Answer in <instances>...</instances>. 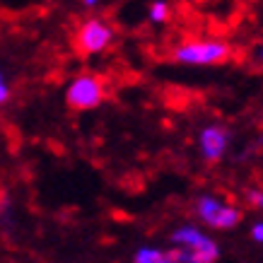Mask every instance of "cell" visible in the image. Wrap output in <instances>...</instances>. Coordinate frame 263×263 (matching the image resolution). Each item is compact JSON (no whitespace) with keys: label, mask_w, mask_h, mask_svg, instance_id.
I'll return each mask as SVG.
<instances>
[{"label":"cell","mask_w":263,"mask_h":263,"mask_svg":"<svg viewBox=\"0 0 263 263\" xmlns=\"http://www.w3.org/2000/svg\"><path fill=\"white\" fill-rule=\"evenodd\" d=\"M133 263H169V256L164 249L157 247H140L133 256Z\"/></svg>","instance_id":"52a82bcc"},{"label":"cell","mask_w":263,"mask_h":263,"mask_svg":"<svg viewBox=\"0 0 263 263\" xmlns=\"http://www.w3.org/2000/svg\"><path fill=\"white\" fill-rule=\"evenodd\" d=\"M232 58V46L220 39H203V41H186L176 46L174 61L183 65H222Z\"/></svg>","instance_id":"6da1fadb"},{"label":"cell","mask_w":263,"mask_h":263,"mask_svg":"<svg viewBox=\"0 0 263 263\" xmlns=\"http://www.w3.org/2000/svg\"><path fill=\"white\" fill-rule=\"evenodd\" d=\"M167 256H169V263H208L203 258H198L196 254H191L189 249H181V247L169 249Z\"/></svg>","instance_id":"ba28073f"},{"label":"cell","mask_w":263,"mask_h":263,"mask_svg":"<svg viewBox=\"0 0 263 263\" xmlns=\"http://www.w3.org/2000/svg\"><path fill=\"white\" fill-rule=\"evenodd\" d=\"M10 99V87H8V82H5V75L0 72V106L8 102Z\"/></svg>","instance_id":"30bf717a"},{"label":"cell","mask_w":263,"mask_h":263,"mask_svg":"<svg viewBox=\"0 0 263 263\" xmlns=\"http://www.w3.org/2000/svg\"><path fill=\"white\" fill-rule=\"evenodd\" d=\"M232 143V133L220 123H213V126H205L198 136V150L200 157L205 162H220L227 155Z\"/></svg>","instance_id":"8992f818"},{"label":"cell","mask_w":263,"mask_h":263,"mask_svg":"<svg viewBox=\"0 0 263 263\" xmlns=\"http://www.w3.org/2000/svg\"><path fill=\"white\" fill-rule=\"evenodd\" d=\"M104 97H106L104 80L92 72H82L78 78H72L65 87V102L75 111H92L97 106H102Z\"/></svg>","instance_id":"7a4b0ae2"},{"label":"cell","mask_w":263,"mask_h":263,"mask_svg":"<svg viewBox=\"0 0 263 263\" xmlns=\"http://www.w3.org/2000/svg\"><path fill=\"white\" fill-rule=\"evenodd\" d=\"M196 215H198V220L205 227L220 230V232L234 230L241 222L239 208L232 205V203H227L222 198H217V196H208V193L196 200Z\"/></svg>","instance_id":"3957f363"},{"label":"cell","mask_w":263,"mask_h":263,"mask_svg":"<svg viewBox=\"0 0 263 263\" xmlns=\"http://www.w3.org/2000/svg\"><path fill=\"white\" fill-rule=\"evenodd\" d=\"M172 241H174V247H181V249H189L191 254H196L198 258L208 263H215L220 258V247H217V241L203 232L200 227L196 224H181L179 230L172 234Z\"/></svg>","instance_id":"277c9868"},{"label":"cell","mask_w":263,"mask_h":263,"mask_svg":"<svg viewBox=\"0 0 263 263\" xmlns=\"http://www.w3.org/2000/svg\"><path fill=\"white\" fill-rule=\"evenodd\" d=\"M114 41V29L111 24H106L104 20L95 17V20H87V22L80 24V29L75 34V46L80 53H102L106 48L111 46Z\"/></svg>","instance_id":"5b68a950"},{"label":"cell","mask_w":263,"mask_h":263,"mask_svg":"<svg viewBox=\"0 0 263 263\" xmlns=\"http://www.w3.org/2000/svg\"><path fill=\"white\" fill-rule=\"evenodd\" d=\"M82 3H85L87 8H95V5H97V3H99V0H82Z\"/></svg>","instance_id":"4fadbf2b"},{"label":"cell","mask_w":263,"mask_h":263,"mask_svg":"<svg viewBox=\"0 0 263 263\" xmlns=\"http://www.w3.org/2000/svg\"><path fill=\"white\" fill-rule=\"evenodd\" d=\"M251 239H254L256 244L263 241V222H256L254 227H251Z\"/></svg>","instance_id":"7c38bea8"},{"label":"cell","mask_w":263,"mask_h":263,"mask_svg":"<svg viewBox=\"0 0 263 263\" xmlns=\"http://www.w3.org/2000/svg\"><path fill=\"white\" fill-rule=\"evenodd\" d=\"M249 203H251L254 208H261L263 196H261V191H258V189H251V191H249Z\"/></svg>","instance_id":"8fae6325"},{"label":"cell","mask_w":263,"mask_h":263,"mask_svg":"<svg viewBox=\"0 0 263 263\" xmlns=\"http://www.w3.org/2000/svg\"><path fill=\"white\" fill-rule=\"evenodd\" d=\"M147 17H150V22H155V24L167 22V20H169V5L164 3V0H155V3L150 5Z\"/></svg>","instance_id":"9c48e42d"}]
</instances>
